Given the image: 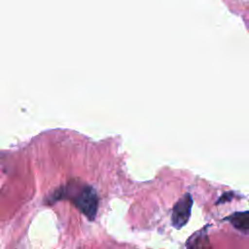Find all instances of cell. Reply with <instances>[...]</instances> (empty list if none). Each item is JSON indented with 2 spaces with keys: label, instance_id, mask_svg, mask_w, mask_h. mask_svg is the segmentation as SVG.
<instances>
[{
  "label": "cell",
  "instance_id": "6da1fadb",
  "mask_svg": "<svg viewBox=\"0 0 249 249\" xmlns=\"http://www.w3.org/2000/svg\"><path fill=\"white\" fill-rule=\"evenodd\" d=\"M76 191L75 195L66 194L62 197L66 196L71 199L74 205L89 220L94 219L98 206V197L95 190L91 186L85 185L83 187H76Z\"/></svg>",
  "mask_w": 249,
  "mask_h": 249
},
{
  "label": "cell",
  "instance_id": "7a4b0ae2",
  "mask_svg": "<svg viewBox=\"0 0 249 249\" xmlns=\"http://www.w3.org/2000/svg\"><path fill=\"white\" fill-rule=\"evenodd\" d=\"M193 197L190 194H185L173 206L171 213V223L175 229L184 227L191 216Z\"/></svg>",
  "mask_w": 249,
  "mask_h": 249
},
{
  "label": "cell",
  "instance_id": "3957f363",
  "mask_svg": "<svg viewBox=\"0 0 249 249\" xmlns=\"http://www.w3.org/2000/svg\"><path fill=\"white\" fill-rule=\"evenodd\" d=\"M231 224L238 231H242L243 233H248L249 229V217H248V211L244 212H235L230 217L227 218Z\"/></svg>",
  "mask_w": 249,
  "mask_h": 249
}]
</instances>
